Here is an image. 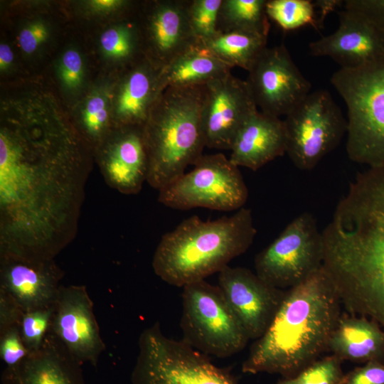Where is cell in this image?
Returning <instances> with one entry per match:
<instances>
[{
  "label": "cell",
  "instance_id": "obj_36",
  "mask_svg": "<svg viewBox=\"0 0 384 384\" xmlns=\"http://www.w3.org/2000/svg\"><path fill=\"white\" fill-rule=\"evenodd\" d=\"M342 384H384V362L373 361L356 367L345 375Z\"/></svg>",
  "mask_w": 384,
  "mask_h": 384
},
{
  "label": "cell",
  "instance_id": "obj_32",
  "mask_svg": "<svg viewBox=\"0 0 384 384\" xmlns=\"http://www.w3.org/2000/svg\"><path fill=\"white\" fill-rule=\"evenodd\" d=\"M53 311L54 306L23 313L18 328L21 338L30 353L38 351L42 346L50 332Z\"/></svg>",
  "mask_w": 384,
  "mask_h": 384
},
{
  "label": "cell",
  "instance_id": "obj_16",
  "mask_svg": "<svg viewBox=\"0 0 384 384\" xmlns=\"http://www.w3.org/2000/svg\"><path fill=\"white\" fill-rule=\"evenodd\" d=\"M93 155L110 187L126 195L140 192L149 168L144 126L114 127Z\"/></svg>",
  "mask_w": 384,
  "mask_h": 384
},
{
  "label": "cell",
  "instance_id": "obj_33",
  "mask_svg": "<svg viewBox=\"0 0 384 384\" xmlns=\"http://www.w3.org/2000/svg\"><path fill=\"white\" fill-rule=\"evenodd\" d=\"M29 354L21 338L18 326L0 333V358L5 369L16 368Z\"/></svg>",
  "mask_w": 384,
  "mask_h": 384
},
{
  "label": "cell",
  "instance_id": "obj_27",
  "mask_svg": "<svg viewBox=\"0 0 384 384\" xmlns=\"http://www.w3.org/2000/svg\"><path fill=\"white\" fill-rule=\"evenodd\" d=\"M109 98L105 91L97 90L85 101L74 123L77 130L94 151L110 135L111 126Z\"/></svg>",
  "mask_w": 384,
  "mask_h": 384
},
{
  "label": "cell",
  "instance_id": "obj_5",
  "mask_svg": "<svg viewBox=\"0 0 384 384\" xmlns=\"http://www.w3.org/2000/svg\"><path fill=\"white\" fill-rule=\"evenodd\" d=\"M331 83L348 110V158L369 168L384 167V57L357 68H340Z\"/></svg>",
  "mask_w": 384,
  "mask_h": 384
},
{
  "label": "cell",
  "instance_id": "obj_11",
  "mask_svg": "<svg viewBox=\"0 0 384 384\" xmlns=\"http://www.w3.org/2000/svg\"><path fill=\"white\" fill-rule=\"evenodd\" d=\"M322 231L308 212L294 218L255 259L257 275L281 289H290L322 267Z\"/></svg>",
  "mask_w": 384,
  "mask_h": 384
},
{
  "label": "cell",
  "instance_id": "obj_34",
  "mask_svg": "<svg viewBox=\"0 0 384 384\" xmlns=\"http://www.w3.org/2000/svg\"><path fill=\"white\" fill-rule=\"evenodd\" d=\"M60 78L63 85L74 90L82 84L84 75L83 61L80 54L74 49L67 50L62 55L59 65Z\"/></svg>",
  "mask_w": 384,
  "mask_h": 384
},
{
  "label": "cell",
  "instance_id": "obj_37",
  "mask_svg": "<svg viewBox=\"0 0 384 384\" xmlns=\"http://www.w3.org/2000/svg\"><path fill=\"white\" fill-rule=\"evenodd\" d=\"M48 26L41 21H34L23 28L18 36L21 49L26 54L33 53L48 38Z\"/></svg>",
  "mask_w": 384,
  "mask_h": 384
},
{
  "label": "cell",
  "instance_id": "obj_10",
  "mask_svg": "<svg viewBox=\"0 0 384 384\" xmlns=\"http://www.w3.org/2000/svg\"><path fill=\"white\" fill-rule=\"evenodd\" d=\"M284 121L287 151L299 170L310 171L335 149L347 132V120L326 90L310 92Z\"/></svg>",
  "mask_w": 384,
  "mask_h": 384
},
{
  "label": "cell",
  "instance_id": "obj_28",
  "mask_svg": "<svg viewBox=\"0 0 384 384\" xmlns=\"http://www.w3.org/2000/svg\"><path fill=\"white\" fill-rule=\"evenodd\" d=\"M100 43L106 56L119 62H129L142 47V37L136 23H122L105 30Z\"/></svg>",
  "mask_w": 384,
  "mask_h": 384
},
{
  "label": "cell",
  "instance_id": "obj_40",
  "mask_svg": "<svg viewBox=\"0 0 384 384\" xmlns=\"http://www.w3.org/2000/svg\"><path fill=\"white\" fill-rule=\"evenodd\" d=\"M344 1L340 0H317L314 2L315 9L319 10V17L317 19L318 28L322 26L325 17L330 12L334 11L337 7H339Z\"/></svg>",
  "mask_w": 384,
  "mask_h": 384
},
{
  "label": "cell",
  "instance_id": "obj_24",
  "mask_svg": "<svg viewBox=\"0 0 384 384\" xmlns=\"http://www.w3.org/2000/svg\"><path fill=\"white\" fill-rule=\"evenodd\" d=\"M231 69L198 41L160 70L159 89L162 92L169 87L204 86L231 73Z\"/></svg>",
  "mask_w": 384,
  "mask_h": 384
},
{
  "label": "cell",
  "instance_id": "obj_39",
  "mask_svg": "<svg viewBox=\"0 0 384 384\" xmlns=\"http://www.w3.org/2000/svg\"><path fill=\"white\" fill-rule=\"evenodd\" d=\"M90 8L96 12L107 13L124 9L130 4L129 2L122 0H92L87 2Z\"/></svg>",
  "mask_w": 384,
  "mask_h": 384
},
{
  "label": "cell",
  "instance_id": "obj_22",
  "mask_svg": "<svg viewBox=\"0 0 384 384\" xmlns=\"http://www.w3.org/2000/svg\"><path fill=\"white\" fill-rule=\"evenodd\" d=\"M159 72L144 58L125 73L114 101V127L144 126L161 93L158 86Z\"/></svg>",
  "mask_w": 384,
  "mask_h": 384
},
{
  "label": "cell",
  "instance_id": "obj_41",
  "mask_svg": "<svg viewBox=\"0 0 384 384\" xmlns=\"http://www.w3.org/2000/svg\"><path fill=\"white\" fill-rule=\"evenodd\" d=\"M14 61V53L11 47L1 43L0 44V70H6Z\"/></svg>",
  "mask_w": 384,
  "mask_h": 384
},
{
  "label": "cell",
  "instance_id": "obj_8",
  "mask_svg": "<svg viewBox=\"0 0 384 384\" xmlns=\"http://www.w3.org/2000/svg\"><path fill=\"white\" fill-rule=\"evenodd\" d=\"M132 384H238L229 371L183 340L166 336L159 323L144 329Z\"/></svg>",
  "mask_w": 384,
  "mask_h": 384
},
{
  "label": "cell",
  "instance_id": "obj_13",
  "mask_svg": "<svg viewBox=\"0 0 384 384\" xmlns=\"http://www.w3.org/2000/svg\"><path fill=\"white\" fill-rule=\"evenodd\" d=\"M257 111L246 80L230 73L206 84L201 117L206 146L230 150L240 127Z\"/></svg>",
  "mask_w": 384,
  "mask_h": 384
},
{
  "label": "cell",
  "instance_id": "obj_30",
  "mask_svg": "<svg viewBox=\"0 0 384 384\" xmlns=\"http://www.w3.org/2000/svg\"><path fill=\"white\" fill-rule=\"evenodd\" d=\"M341 361L331 354L318 359L293 377L282 378L275 384H342L345 374Z\"/></svg>",
  "mask_w": 384,
  "mask_h": 384
},
{
  "label": "cell",
  "instance_id": "obj_6",
  "mask_svg": "<svg viewBox=\"0 0 384 384\" xmlns=\"http://www.w3.org/2000/svg\"><path fill=\"white\" fill-rule=\"evenodd\" d=\"M323 268L348 314L372 319L384 329V223L362 232Z\"/></svg>",
  "mask_w": 384,
  "mask_h": 384
},
{
  "label": "cell",
  "instance_id": "obj_19",
  "mask_svg": "<svg viewBox=\"0 0 384 384\" xmlns=\"http://www.w3.org/2000/svg\"><path fill=\"white\" fill-rule=\"evenodd\" d=\"M332 33L311 42L313 56H326L341 65L354 68L384 57V35L358 14L344 9Z\"/></svg>",
  "mask_w": 384,
  "mask_h": 384
},
{
  "label": "cell",
  "instance_id": "obj_38",
  "mask_svg": "<svg viewBox=\"0 0 384 384\" xmlns=\"http://www.w3.org/2000/svg\"><path fill=\"white\" fill-rule=\"evenodd\" d=\"M24 311L6 292L0 289V333L18 326Z\"/></svg>",
  "mask_w": 384,
  "mask_h": 384
},
{
  "label": "cell",
  "instance_id": "obj_1",
  "mask_svg": "<svg viewBox=\"0 0 384 384\" xmlns=\"http://www.w3.org/2000/svg\"><path fill=\"white\" fill-rule=\"evenodd\" d=\"M0 111V255L53 260L76 237L93 151L48 91Z\"/></svg>",
  "mask_w": 384,
  "mask_h": 384
},
{
  "label": "cell",
  "instance_id": "obj_14",
  "mask_svg": "<svg viewBox=\"0 0 384 384\" xmlns=\"http://www.w3.org/2000/svg\"><path fill=\"white\" fill-rule=\"evenodd\" d=\"M50 332L81 364L97 366L105 344L85 286H60Z\"/></svg>",
  "mask_w": 384,
  "mask_h": 384
},
{
  "label": "cell",
  "instance_id": "obj_35",
  "mask_svg": "<svg viewBox=\"0 0 384 384\" xmlns=\"http://www.w3.org/2000/svg\"><path fill=\"white\" fill-rule=\"evenodd\" d=\"M344 6L384 35V0H346Z\"/></svg>",
  "mask_w": 384,
  "mask_h": 384
},
{
  "label": "cell",
  "instance_id": "obj_7",
  "mask_svg": "<svg viewBox=\"0 0 384 384\" xmlns=\"http://www.w3.org/2000/svg\"><path fill=\"white\" fill-rule=\"evenodd\" d=\"M180 326L185 343L220 358L239 353L250 340L220 287L205 279L183 287Z\"/></svg>",
  "mask_w": 384,
  "mask_h": 384
},
{
  "label": "cell",
  "instance_id": "obj_15",
  "mask_svg": "<svg viewBox=\"0 0 384 384\" xmlns=\"http://www.w3.org/2000/svg\"><path fill=\"white\" fill-rule=\"evenodd\" d=\"M218 282L250 340L262 336L274 319L286 290L267 284L245 267L229 265L218 273Z\"/></svg>",
  "mask_w": 384,
  "mask_h": 384
},
{
  "label": "cell",
  "instance_id": "obj_9",
  "mask_svg": "<svg viewBox=\"0 0 384 384\" xmlns=\"http://www.w3.org/2000/svg\"><path fill=\"white\" fill-rule=\"evenodd\" d=\"M193 169L159 191L158 201L177 210L243 208L248 189L238 166L222 153L201 156Z\"/></svg>",
  "mask_w": 384,
  "mask_h": 384
},
{
  "label": "cell",
  "instance_id": "obj_17",
  "mask_svg": "<svg viewBox=\"0 0 384 384\" xmlns=\"http://www.w3.org/2000/svg\"><path fill=\"white\" fill-rule=\"evenodd\" d=\"M188 0H163L151 3L139 26L146 59L161 70L194 46L198 39L188 21Z\"/></svg>",
  "mask_w": 384,
  "mask_h": 384
},
{
  "label": "cell",
  "instance_id": "obj_20",
  "mask_svg": "<svg viewBox=\"0 0 384 384\" xmlns=\"http://www.w3.org/2000/svg\"><path fill=\"white\" fill-rule=\"evenodd\" d=\"M82 366L49 332L38 351L16 368L4 369L1 384H86Z\"/></svg>",
  "mask_w": 384,
  "mask_h": 384
},
{
  "label": "cell",
  "instance_id": "obj_21",
  "mask_svg": "<svg viewBox=\"0 0 384 384\" xmlns=\"http://www.w3.org/2000/svg\"><path fill=\"white\" fill-rule=\"evenodd\" d=\"M230 151L229 159L235 165L258 170L286 154L284 121L257 111L238 132Z\"/></svg>",
  "mask_w": 384,
  "mask_h": 384
},
{
  "label": "cell",
  "instance_id": "obj_12",
  "mask_svg": "<svg viewBox=\"0 0 384 384\" xmlns=\"http://www.w3.org/2000/svg\"><path fill=\"white\" fill-rule=\"evenodd\" d=\"M246 82L261 112L277 117L290 112L311 87L284 44L266 47L249 70Z\"/></svg>",
  "mask_w": 384,
  "mask_h": 384
},
{
  "label": "cell",
  "instance_id": "obj_25",
  "mask_svg": "<svg viewBox=\"0 0 384 384\" xmlns=\"http://www.w3.org/2000/svg\"><path fill=\"white\" fill-rule=\"evenodd\" d=\"M198 41L230 67H240L248 72L267 47V36L245 31H218L211 38Z\"/></svg>",
  "mask_w": 384,
  "mask_h": 384
},
{
  "label": "cell",
  "instance_id": "obj_3",
  "mask_svg": "<svg viewBox=\"0 0 384 384\" xmlns=\"http://www.w3.org/2000/svg\"><path fill=\"white\" fill-rule=\"evenodd\" d=\"M256 234L252 211L244 207L213 220L190 217L161 237L153 257L154 271L175 287L204 280L245 253Z\"/></svg>",
  "mask_w": 384,
  "mask_h": 384
},
{
  "label": "cell",
  "instance_id": "obj_23",
  "mask_svg": "<svg viewBox=\"0 0 384 384\" xmlns=\"http://www.w3.org/2000/svg\"><path fill=\"white\" fill-rule=\"evenodd\" d=\"M328 351L341 361L384 362V329L365 316L341 314L331 335Z\"/></svg>",
  "mask_w": 384,
  "mask_h": 384
},
{
  "label": "cell",
  "instance_id": "obj_26",
  "mask_svg": "<svg viewBox=\"0 0 384 384\" xmlns=\"http://www.w3.org/2000/svg\"><path fill=\"white\" fill-rule=\"evenodd\" d=\"M267 0H222L217 31H245L268 36Z\"/></svg>",
  "mask_w": 384,
  "mask_h": 384
},
{
  "label": "cell",
  "instance_id": "obj_29",
  "mask_svg": "<svg viewBox=\"0 0 384 384\" xmlns=\"http://www.w3.org/2000/svg\"><path fill=\"white\" fill-rule=\"evenodd\" d=\"M266 11L284 31H292L308 24L319 30L315 6L309 0H267Z\"/></svg>",
  "mask_w": 384,
  "mask_h": 384
},
{
  "label": "cell",
  "instance_id": "obj_4",
  "mask_svg": "<svg viewBox=\"0 0 384 384\" xmlns=\"http://www.w3.org/2000/svg\"><path fill=\"white\" fill-rule=\"evenodd\" d=\"M204 86L166 88L149 112L144 126L149 157L146 181L158 191L203 155L201 117Z\"/></svg>",
  "mask_w": 384,
  "mask_h": 384
},
{
  "label": "cell",
  "instance_id": "obj_2",
  "mask_svg": "<svg viewBox=\"0 0 384 384\" xmlns=\"http://www.w3.org/2000/svg\"><path fill=\"white\" fill-rule=\"evenodd\" d=\"M341 306L321 267L286 290L271 325L251 346L242 371L279 374L284 378L296 375L328 351Z\"/></svg>",
  "mask_w": 384,
  "mask_h": 384
},
{
  "label": "cell",
  "instance_id": "obj_18",
  "mask_svg": "<svg viewBox=\"0 0 384 384\" xmlns=\"http://www.w3.org/2000/svg\"><path fill=\"white\" fill-rule=\"evenodd\" d=\"M63 271L53 260H34L0 255V289L24 312L54 306Z\"/></svg>",
  "mask_w": 384,
  "mask_h": 384
},
{
  "label": "cell",
  "instance_id": "obj_31",
  "mask_svg": "<svg viewBox=\"0 0 384 384\" xmlns=\"http://www.w3.org/2000/svg\"><path fill=\"white\" fill-rule=\"evenodd\" d=\"M221 3L222 0H188L189 24L198 41L210 38L217 33Z\"/></svg>",
  "mask_w": 384,
  "mask_h": 384
}]
</instances>
